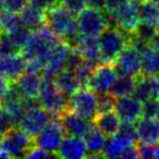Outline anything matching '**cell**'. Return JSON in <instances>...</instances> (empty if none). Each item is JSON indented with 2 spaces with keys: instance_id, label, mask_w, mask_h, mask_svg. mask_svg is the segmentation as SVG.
<instances>
[{
  "instance_id": "cell-1",
  "label": "cell",
  "mask_w": 159,
  "mask_h": 159,
  "mask_svg": "<svg viewBox=\"0 0 159 159\" xmlns=\"http://www.w3.org/2000/svg\"><path fill=\"white\" fill-rule=\"evenodd\" d=\"M129 35L120 29L107 27L99 35L102 62H115L119 53L129 44Z\"/></svg>"
},
{
  "instance_id": "cell-2",
  "label": "cell",
  "mask_w": 159,
  "mask_h": 159,
  "mask_svg": "<svg viewBox=\"0 0 159 159\" xmlns=\"http://www.w3.org/2000/svg\"><path fill=\"white\" fill-rule=\"evenodd\" d=\"M37 98L39 100L40 106L56 117L68 109L69 98L58 89L53 79L50 77L43 75L42 86Z\"/></svg>"
},
{
  "instance_id": "cell-3",
  "label": "cell",
  "mask_w": 159,
  "mask_h": 159,
  "mask_svg": "<svg viewBox=\"0 0 159 159\" xmlns=\"http://www.w3.org/2000/svg\"><path fill=\"white\" fill-rule=\"evenodd\" d=\"M68 109L89 121H93L98 115L97 94L89 86L81 87L69 96Z\"/></svg>"
},
{
  "instance_id": "cell-4",
  "label": "cell",
  "mask_w": 159,
  "mask_h": 159,
  "mask_svg": "<svg viewBox=\"0 0 159 159\" xmlns=\"http://www.w3.org/2000/svg\"><path fill=\"white\" fill-rule=\"evenodd\" d=\"M34 145V137L27 134L19 125L12 126L3 134L2 149L12 158L26 157L27 152Z\"/></svg>"
},
{
  "instance_id": "cell-5",
  "label": "cell",
  "mask_w": 159,
  "mask_h": 159,
  "mask_svg": "<svg viewBox=\"0 0 159 159\" xmlns=\"http://www.w3.org/2000/svg\"><path fill=\"white\" fill-rule=\"evenodd\" d=\"M66 131L60 122L59 118H52L46 126L34 137V144L50 154H57L60 144L63 141Z\"/></svg>"
},
{
  "instance_id": "cell-6",
  "label": "cell",
  "mask_w": 159,
  "mask_h": 159,
  "mask_svg": "<svg viewBox=\"0 0 159 159\" xmlns=\"http://www.w3.org/2000/svg\"><path fill=\"white\" fill-rule=\"evenodd\" d=\"M76 22L82 35L99 36L107 29V21L104 11L85 8L76 16Z\"/></svg>"
},
{
  "instance_id": "cell-7",
  "label": "cell",
  "mask_w": 159,
  "mask_h": 159,
  "mask_svg": "<svg viewBox=\"0 0 159 159\" xmlns=\"http://www.w3.org/2000/svg\"><path fill=\"white\" fill-rule=\"evenodd\" d=\"M118 77L115 62H102L95 69L87 86L96 94L108 93Z\"/></svg>"
},
{
  "instance_id": "cell-8",
  "label": "cell",
  "mask_w": 159,
  "mask_h": 159,
  "mask_svg": "<svg viewBox=\"0 0 159 159\" xmlns=\"http://www.w3.org/2000/svg\"><path fill=\"white\" fill-rule=\"evenodd\" d=\"M74 21V14L61 5L46 11V26L61 40Z\"/></svg>"
},
{
  "instance_id": "cell-9",
  "label": "cell",
  "mask_w": 159,
  "mask_h": 159,
  "mask_svg": "<svg viewBox=\"0 0 159 159\" xmlns=\"http://www.w3.org/2000/svg\"><path fill=\"white\" fill-rule=\"evenodd\" d=\"M52 118L53 115L39 106L25 111L19 126L32 137H35Z\"/></svg>"
},
{
  "instance_id": "cell-10",
  "label": "cell",
  "mask_w": 159,
  "mask_h": 159,
  "mask_svg": "<svg viewBox=\"0 0 159 159\" xmlns=\"http://www.w3.org/2000/svg\"><path fill=\"white\" fill-rule=\"evenodd\" d=\"M115 64L118 74H130L133 76L142 74L141 52L131 45L124 47L115 61Z\"/></svg>"
},
{
  "instance_id": "cell-11",
  "label": "cell",
  "mask_w": 159,
  "mask_h": 159,
  "mask_svg": "<svg viewBox=\"0 0 159 159\" xmlns=\"http://www.w3.org/2000/svg\"><path fill=\"white\" fill-rule=\"evenodd\" d=\"M115 111L122 122L136 123L143 118V104L134 96H123L116 99Z\"/></svg>"
},
{
  "instance_id": "cell-12",
  "label": "cell",
  "mask_w": 159,
  "mask_h": 159,
  "mask_svg": "<svg viewBox=\"0 0 159 159\" xmlns=\"http://www.w3.org/2000/svg\"><path fill=\"white\" fill-rule=\"evenodd\" d=\"M58 118L66 131V134L71 136L84 137L93 126V121L91 122L89 120L81 117L69 109L62 111L58 116Z\"/></svg>"
},
{
  "instance_id": "cell-13",
  "label": "cell",
  "mask_w": 159,
  "mask_h": 159,
  "mask_svg": "<svg viewBox=\"0 0 159 159\" xmlns=\"http://www.w3.org/2000/svg\"><path fill=\"white\" fill-rule=\"evenodd\" d=\"M115 16L117 19L118 29L125 33H132L141 21L139 14V2L130 0L116 10Z\"/></svg>"
},
{
  "instance_id": "cell-14",
  "label": "cell",
  "mask_w": 159,
  "mask_h": 159,
  "mask_svg": "<svg viewBox=\"0 0 159 159\" xmlns=\"http://www.w3.org/2000/svg\"><path fill=\"white\" fill-rule=\"evenodd\" d=\"M70 49L71 47L62 40L58 43L51 51L50 57L43 71V75L46 77H50V79H55L58 73L64 70Z\"/></svg>"
},
{
  "instance_id": "cell-15",
  "label": "cell",
  "mask_w": 159,
  "mask_h": 159,
  "mask_svg": "<svg viewBox=\"0 0 159 159\" xmlns=\"http://www.w3.org/2000/svg\"><path fill=\"white\" fill-rule=\"evenodd\" d=\"M86 156L87 148L85 139H83V137L71 135L64 137L56 154V157L63 159H81L86 158Z\"/></svg>"
},
{
  "instance_id": "cell-16",
  "label": "cell",
  "mask_w": 159,
  "mask_h": 159,
  "mask_svg": "<svg viewBox=\"0 0 159 159\" xmlns=\"http://www.w3.org/2000/svg\"><path fill=\"white\" fill-rule=\"evenodd\" d=\"M43 82V75L40 73L23 72L16 81L14 85L23 97H38Z\"/></svg>"
},
{
  "instance_id": "cell-17",
  "label": "cell",
  "mask_w": 159,
  "mask_h": 159,
  "mask_svg": "<svg viewBox=\"0 0 159 159\" xmlns=\"http://www.w3.org/2000/svg\"><path fill=\"white\" fill-rule=\"evenodd\" d=\"M137 141L155 145L159 141V118L143 117L136 122Z\"/></svg>"
},
{
  "instance_id": "cell-18",
  "label": "cell",
  "mask_w": 159,
  "mask_h": 159,
  "mask_svg": "<svg viewBox=\"0 0 159 159\" xmlns=\"http://www.w3.org/2000/svg\"><path fill=\"white\" fill-rule=\"evenodd\" d=\"M25 64L26 60L22 53L0 57V74L13 82L25 71Z\"/></svg>"
},
{
  "instance_id": "cell-19",
  "label": "cell",
  "mask_w": 159,
  "mask_h": 159,
  "mask_svg": "<svg viewBox=\"0 0 159 159\" xmlns=\"http://www.w3.org/2000/svg\"><path fill=\"white\" fill-rule=\"evenodd\" d=\"M107 137L108 136L105 135L93 123V126L91 128V130L84 136L85 144H86L87 148L86 158H102V157H104L102 152H104L105 145H106Z\"/></svg>"
},
{
  "instance_id": "cell-20",
  "label": "cell",
  "mask_w": 159,
  "mask_h": 159,
  "mask_svg": "<svg viewBox=\"0 0 159 159\" xmlns=\"http://www.w3.org/2000/svg\"><path fill=\"white\" fill-rule=\"evenodd\" d=\"M93 123L104 133L108 137L113 136L116 133L119 131L120 126H121V119L117 112L111 111H107V112L98 113L93 120Z\"/></svg>"
},
{
  "instance_id": "cell-21",
  "label": "cell",
  "mask_w": 159,
  "mask_h": 159,
  "mask_svg": "<svg viewBox=\"0 0 159 159\" xmlns=\"http://www.w3.org/2000/svg\"><path fill=\"white\" fill-rule=\"evenodd\" d=\"M23 25L29 27L31 31H38L46 25V12L32 5H27L20 12Z\"/></svg>"
},
{
  "instance_id": "cell-22",
  "label": "cell",
  "mask_w": 159,
  "mask_h": 159,
  "mask_svg": "<svg viewBox=\"0 0 159 159\" xmlns=\"http://www.w3.org/2000/svg\"><path fill=\"white\" fill-rule=\"evenodd\" d=\"M77 49L81 51L84 59L98 64L102 63V52H100L98 36L83 35Z\"/></svg>"
},
{
  "instance_id": "cell-23",
  "label": "cell",
  "mask_w": 159,
  "mask_h": 159,
  "mask_svg": "<svg viewBox=\"0 0 159 159\" xmlns=\"http://www.w3.org/2000/svg\"><path fill=\"white\" fill-rule=\"evenodd\" d=\"M53 81H55L58 89L66 96H71L77 89L82 87L74 71L68 70V69H64L60 73H58L53 79Z\"/></svg>"
},
{
  "instance_id": "cell-24",
  "label": "cell",
  "mask_w": 159,
  "mask_h": 159,
  "mask_svg": "<svg viewBox=\"0 0 159 159\" xmlns=\"http://www.w3.org/2000/svg\"><path fill=\"white\" fill-rule=\"evenodd\" d=\"M142 74L157 75L159 73V50L147 46L141 52Z\"/></svg>"
},
{
  "instance_id": "cell-25",
  "label": "cell",
  "mask_w": 159,
  "mask_h": 159,
  "mask_svg": "<svg viewBox=\"0 0 159 159\" xmlns=\"http://www.w3.org/2000/svg\"><path fill=\"white\" fill-rule=\"evenodd\" d=\"M136 77L137 76H133L130 74H118L117 80L113 83L109 93L112 94L116 98L132 95L136 84Z\"/></svg>"
},
{
  "instance_id": "cell-26",
  "label": "cell",
  "mask_w": 159,
  "mask_h": 159,
  "mask_svg": "<svg viewBox=\"0 0 159 159\" xmlns=\"http://www.w3.org/2000/svg\"><path fill=\"white\" fill-rule=\"evenodd\" d=\"M139 20L142 22L158 25L159 6L152 0H145V1L139 2Z\"/></svg>"
},
{
  "instance_id": "cell-27",
  "label": "cell",
  "mask_w": 159,
  "mask_h": 159,
  "mask_svg": "<svg viewBox=\"0 0 159 159\" xmlns=\"http://www.w3.org/2000/svg\"><path fill=\"white\" fill-rule=\"evenodd\" d=\"M23 25L21 16L16 12L12 11H2L0 13V29L6 33H12L16 29Z\"/></svg>"
},
{
  "instance_id": "cell-28",
  "label": "cell",
  "mask_w": 159,
  "mask_h": 159,
  "mask_svg": "<svg viewBox=\"0 0 159 159\" xmlns=\"http://www.w3.org/2000/svg\"><path fill=\"white\" fill-rule=\"evenodd\" d=\"M97 66H98V63H95V62H93V61L84 59L80 63V66L74 70L75 75H76L77 80L80 81L82 87L87 86L89 79H91V76L93 75L94 71L97 68Z\"/></svg>"
},
{
  "instance_id": "cell-29",
  "label": "cell",
  "mask_w": 159,
  "mask_h": 159,
  "mask_svg": "<svg viewBox=\"0 0 159 159\" xmlns=\"http://www.w3.org/2000/svg\"><path fill=\"white\" fill-rule=\"evenodd\" d=\"M126 147L128 146L123 142L120 141L116 135H113L107 139L102 155L107 158H119V157H122V154Z\"/></svg>"
},
{
  "instance_id": "cell-30",
  "label": "cell",
  "mask_w": 159,
  "mask_h": 159,
  "mask_svg": "<svg viewBox=\"0 0 159 159\" xmlns=\"http://www.w3.org/2000/svg\"><path fill=\"white\" fill-rule=\"evenodd\" d=\"M22 53V49L14 43L9 33L0 34V57H9Z\"/></svg>"
},
{
  "instance_id": "cell-31",
  "label": "cell",
  "mask_w": 159,
  "mask_h": 159,
  "mask_svg": "<svg viewBox=\"0 0 159 159\" xmlns=\"http://www.w3.org/2000/svg\"><path fill=\"white\" fill-rule=\"evenodd\" d=\"M158 31H159L158 25L139 21V23L137 24V26L135 27V30L132 32V33L136 38L147 43V44H149L152 38L154 37L155 34H156Z\"/></svg>"
},
{
  "instance_id": "cell-32",
  "label": "cell",
  "mask_w": 159,
  "mask_h": 159,
  "mask_svg": "<svg viewBox=\"0 0 159 159\" xmlns=\"http://www.w3.org/2000/svg\"><path fill=\"white\" fill-rule=\"evenodd\" d=\"M116 99L117 98L111 93H102L97 94V109L98 113L107 112L115 109Z\"/></svg>"
},
{
  "instance_id": "cell-33",
  "label": "cell",
  "mask_w": 159,
  "mask_h": 159,
  "mask_svg": "<svg viewBox=\"0 0 159 159\" xmlns=\"http://www.w3.org/2000/svg\"><path fill=\"white\" fill-rule=\"evenodd\" d=\"M32 32L33 31H31L27 26L21 25L19 29H16V31H13L12 33H10V36H11V38L14 40V43H16L19 47H21V49H22L23 47H24V45L26 44L30 36H31Z\"/></svg>"
},
{
  "instance_id": "cell-34",
  "label": "cell",
  "mask_w": 159,
  "mask_h": 159,
  "mask_svg": "<svg viewBox=\"0 0 159 159\" xmlns=\"http://www.w3.org/2000/svg\"><path fill=\"white\" fill-rule=\"evenodd\" d=\"M159 115V99L150 98L143 102V117L158 118Z\"/></svg>"
},
{
  "instance_id": "cell-35",
  "label": "cell",
  "mask_w": 159,
  "mask_h": 159,
  "mask_svg": "<svg viewBox=\"0 0 159 159\" xmlns=\"http://www.w3.org/2000/svg\"><path fill=\"white\" fill-rule=\"evenodd\" d=\"M12 126L14 125V122L12 120L10 113L8 112V110L0 104V134H5L7 133Z\"/></svg>"
},
{
  "instance_id": "cell-36",
  "label": "cell",
  "mask_w": 159,
  "mask_h": 159,
  "mask_svg": "<svg viewBox=\"0 0 159 159\" xmlns=\"http://www.w3.org/2000/svg\"><path fill=\"white\" fill-rule=\"evenodd\" d=\"M84 60L81 51L77 48H71L69 51L68 58H66V69L68 70L74 71L77 66H80V63Z\"/></svg>"
},
{
  "instance_id": "cell-37",
  "label": "cell",
  "mask_w": 159,
  "mask_h": 159,
  "mask_svg": "<svg viewBox=\"0 0 159 159\" xmlns=\"http://www.w3.org/2000/svg\"><path fill=\"white\" fill-rule=\"evenodd\" d=\"M60 5L66 8L74 16H77L87 7L86 0H60Z\"/></svg>"
},
{
  "instance_id": "cell-38",
  "label": "cell",
  "mask_w": 159,
  "mask_h": 159,
  "mask_svg": "<svg viewBox=\"0 0 159 159\" xmlns=\"http://www.w3.org/2000/svg\"><path fill=\"white\" fill-rule=\"evenodd\" d=\"M30 5L43 10V11H48L52 8L60 5V0H30Z\"/></svg>"
},
{
  "instance_id": "cell-39",
  "label": "cell",
  "mask_w": 159,
  "mask_h": 159,
  "mask_svg": "<svg viewBox=\"0 0 159 159\" xmlns=\"http://www.w3.org/2000/svg\"><path fill=\"white\" fill-rule=\"evenodd\" d=\"M30 0H5V9L8 11L20 13L27 6Z\"/></svg>"
},
{
  "instance_id": "cell-40",
  "label": "cell",
  "mask_w": 159,
  "mask_h": 159,
  "mask_svg": "<svg viewBox=\"0 0 159 159\" xmlns=\"http://www.w3.org/2000/svg\"><path fill=\"white\" fill-rule=\"evenodd\" d=\"M136 147L139 158H154V145L136 141Z\"/></svg>"
},
{
  "instance_id": "cell-41",
  "label": "cell",
  "mask_w": 159,
  "mask_h": 159,
  "mask_svg": "<svg viewBox=\"0 0 159 159\" xmlns=\"http://www.w3.org/2000/svg\"><path fill=\"white\" fill-rule=\"evenodd\" d=\"M51 157H55V155L50 154L49 152H47V150L38 147V146L34 145L33 147L31 148V150L27 152V155H26L25 158L40 159V158H51Z\"/></svg>"
},
{
  "instance_id": "cell-42",
  "label": "cell",
  "mask_w": 159,
  "mask_h": 159,
  "mask_svg": "<svg viewBox=\"0 0 159 159\" xmlns=\"http://www.w3.org/2000/svg\"><path fill=\"white\" fill-rule=\"evenodd\" d=\"M11 81L9 79H7L6 76L0 74V102L5 97V95L7 94V92L9 91L10 86H11Z\"/></svg>"
},
{
  "instance_id": "cell-43",
  "label": "cell",
  "mask_w": 159,
  "mask_h": 159,
  "mask_svg": "<svg viewBox=\"0 0 159 159\" xmlns=\"http://www.w3.org/2000/svg\"><path fill=\"white\" fill-rule=\"evenodd\" d=\"M86 5L89 8L92 9L105 11L107 6V0H86Z\"/></svg>"
},
{
  "instance_id": "cell-44",
  "label": "cell",
  "mask_w": 159,
  "mask_h": 159,
  "mask_svg": "<svg viewBox=\"0 0 159 159\" xmlns=\"http://www.w3.org/2000/svg\"><path fill=\"white\" fill-rule=\"evenodd\" d=\"M128 1H130V0H107L106 11L115 12L116 10H118L121 6H123Z\"/></svg>"
},
{
  "instance_id": "cell-45",
  "label": "cell",
  "mask_w": 159,
  "mask_h": 159,
  "mask_svg": "<svg viewBox=\"0 0 159 159\" xmlns=\"http://www.w3.org/2000/svg\"><path fill=\"white\" fill-rule=\"evenodd\" d=\"M122 158H139V152H137L136 143L132 144V145L128 146V147L124 149L123 154H122Z\"/></svg>"
},
{
  "instance_id": "cell-46",
  "label": "cell",
  "mask_w": 159,
  "mask_h": 159,
  "mask_svg": "<svg viewBox=\"0 0 159 159\" xmlns=\"http://www.w3.org/2000/svg\"><path fill=\"white\" fill-rule=\"evenodd\" d=\"M149 46H152V48L159 50V31L155 34V36L152 38V40L149 42Z\"/></svg>"
},
{
  "instance_id": "cell-47",
  "label": "cell",
  "mask_w": 159,
  "mask_h": 159,
  "mask_svg": "<svg viewBox=\"0 0 159 159\" xmlns=\"http://www.w3.org/2000/svg\"><path fill=\"white\" fill-rule=\"evenodd\" d=\"M154 158L159 159V141L154 146Z\"/></svg>"
},
{
  "instance_id": "cell-48",
  "label": "cell",
  "mask_w": 159,
  "mask_h": 159,
  "mask_svg": "<svg viewBox=\"0 0 159 159\" xmlns=\"http://www.w3.org/2000/svg\"><path fill=\"white\" fill-rule=\"evenodd\" d=\"M5 9V0H0V13Z\"/></svg>"
},
{
  "instance_id": "cell-49",
  "label": "cell",
  "mask_w": 159,
  "mask_h": 159,
  "mask_svg": "<svg viewBox=\"0 0 159 159\" xmlns=\"http://www.w3.org/2000/svg\"><path fill=\"white\" fill-rule=\"evenodd\" d=\"M2 139H3V135L0 134V149H2Z\"/></svg>"
},
{
  "instance_id": "cell-50",
  "label": "cell",
  "mask_w": 159,
  "mask_h": 159,
  "mask_svg": "<svg viewBox=\"0 0 159 159\" xmlns=\"http://www.w3.org/2000/svg\"><path fill=\"white\" fill-rule=\"evenodd\" d=\"M134 1H136V2H142V1H145V0H134Z\"/></svg>"
},
{
  "instance_id": "cell-51",
  "label": "cell",
  "mask_w": 159,
  "mask_h": 159,
  "mask_svg": "<svg viewBox=\"0 0 159 159\" xmlns=\"http://www.w3.org/2000/svg\"><path fill=\"white\" fill-rule=\"evenodd\" d=\"M152 1H155V2H156V3H157V5H158V6H159V0H152Z\"/></svg>"
},
{
  "instance_id": "cell-52",
  "label": "cell",
  "mask_w": 159,
  "mask_h": 159,
  "mask_svg": "<svg viewBox=\"0 0 159 159\" xmlns=\"http://www.w3.org/2000/svg\"><path fill=\"white\" fill-rule=\"evenodd\" d=\"M156 76H157V79H158V80H159V73H158V74H157V75H156Z\"/></svg>"
},
{
  "instance_id": "cell-53",
  "label": "cell",
  "mask_w": 159,
  "mask_h": 159,
  "mask_svg": "<svg viewBox=\"0 0 159 159\" xmlns=\"http://www.w3.org/2000/svg\"><path fill=\"white\" fill-rule=\"evenodd\" d=\"M1 33H2V31H1V29H0V34H1Z\"/></svg>"
},
{
  "instance_id": "cell-54",
  "label": "cell",
  "mask_w": 159,
  "mask_h": 159,
  "mask_svg": "<svg viewBox=\"0 0 159 159\" xmlns=\"http://www.w3.org/2000/svg\"><path fill=\"white\" fill-rule=\"evenodd\" d=\"M158 29H159V22H158Z\"/></svg>"
},
{
  "instance_id": "cell-55",
  "label": "cell",
  "mask_w": 159,
  "mask_h": 159,
  "mask_svg": "<svg viewBox=\"0 0 159 159\" xmlns=\"http://www.w3.org/2000/svg\"><path fill=\"white\" fill-rule=\"evenodd\" d=\"M158 118H159V115H158Z\"/></svg>"
}]
</instances>
